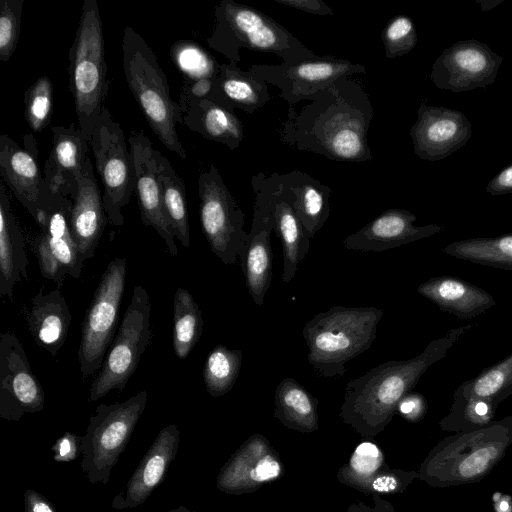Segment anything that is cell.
<instances>
[{
    "label": "cell",
    "instance_id": "cell-1",
    "mask_svg": "<svg viewBox=\"0 0 512 512\" xmlns=\"http://www.w3.org/2000/svg\"><path fill=\"white\" fill-rule=\"evenodd\" d=\"M308 101L299 111L289 106L279 130L284 144L335 161L373 159L367 133L374 110L360 81L339 78Z\"/></svg>",
    "mask_w": 512,
    "mask_h": 512
},
{
    "label": "cell",
    "instance_id": "cell-2",
    "mask_svg": "<svg viewBox=\"0 0 512 512\" xmlns=\"http://www.w3.org/2000/svg\"><path fill=\"white\" fill-rule=\"evenodd\" d=\"M475 326L476 323L452 328L429 342L419 355L381 363L350 380L345 390L343 414L366 423L385 422L428 368L443 359L458 339Z\"/></svg>",
    "mask_w": 512,
    "mask_h": 512
},
{
    "label": "cell",
    "instance_id": "cell-3",
    "mask_svg": "<svg viewBox=\"0 0 512 512\" xmlns=\"http://www.w3.org/2000/svg\"><path fill=\"white\" fill-rule=\"evenodd\" d=\"M512 445V415L445 437L430 452L421 478L433 487L474 483L486 477Z\"/></svg>",
    "mask_w": 512,
    "mask_h": 512
},
{
    "label": "cell",
    "instance_id": "cell-4",
    "mask_svg": "<svg viewBox=\"0 0 512 512\" xmlns=\"http://www.w3.org/2000/svg\"><path fill=\"white\" fill-rule=\"evenodd\" d=\"M383 311L373 306H333L304 325L308 361L321 377L342 376L345 364L367 351L376 338Z\"/></svg>",
    "mask_w": 512,
    "mask_h": 512
},
{
    "label": "cell",
    "instance_id": "cell-5",
    "mask_svg": "<svg viewBox=\"0 0 512 512\" xmlns=\"http://www.w3.org/2000/svg\"><path fill=\"white\" fill-rule=\"evenodd\" d=\"M122 66L129 89L153 132L168 150L185 159L176 130V124H182L181 108L171 98L167 77L154 51L128 25L123 30Z\"/></svg>",
    "mask_w": 512,
    "mask_h": 512
},
{
    "label": "cell",
    "instance_id": "cell-6",
    "mask_svg": "<svg viewBox=\"0 0 512 512\" xmlns=\"http://www.w3.org/2000/svg\"><path fill=\"white\" fill-rule=\"evenodd\" d=\"M210 48L237 64L240 49L274 53L285 63H297L318 57L284 26L254 7L222 0L214 12Z\"/></svg>",
    "mask_w": 512,
    "mask_h": 512
},
{
    "label": "cell",
    "instance_id": "cell-7",
    "mask_svg": "<svg viewBox=\"0 0 512 512\" xmlns=\"http://www.w3.org/2000/svg\"><path fill=\"white\" fill-rule=\"evenodd\" d=\"M69 85L79 129L89 143L107 96V63L102 20L96 0H84L69 50Z\"/></svg>",
    "mask_w": 512,
    "mask_h": 512
},
{
    "label": "cell",
    "instance_id": "cell-8",
    "mask_svg": "<svg viewBox=\"0 0 512 512\" xmlns=\"http://www.w3.org/2000/svg\"><path fill=\"white\" fill-rule=\"evenodd\" d=\"M147 404V392L139 391L123 402L100 404L81 436L80 463L92 484H106L126 449Z\"/></svg>",
    "mask_w": 512,
    "mask_h": 512
},
{
    "label": "cell",
    "instance_id": "cell-9",
    "mask_svg": "<svg viewBox=\"0 0 512 512\" xmlns=\"http://www.w3.org/2000/svg\"><path fill=\"white\" fill-rule=\"evenodd\" d=\"M150 316V297L142 285H137L103 366L91 384L89 402L103 398L112 390H124L151 341Z\"/></svg>",
    "mask_w": 512,
    "mask_h": 512
},
{
    "label": "cell",
    "instance_id": "cell-10",
    "mask_svg": "<svg viewBox=\"0 0 512 512\" xmlns=\"http://www.w3.org/2000/svg\"><path fill=\"white\" fill-rule=\"evenodd\" d=\"M127 260H111L86 310L82 328L78 360L83 379L99 372L116 333L119 310L125 288Z\"/></svg>",
    "mask_w": 512,
    "mask_h": 512
},
{
    "label": "cell",
    "instance_id": "cell-11",
    "mask_svg": "<svg viewBox=\"0 0 512 512\" xmlns=\"http://www.w3.org/2000/svg\"><path fill=\"white\" fill-rule=\"evenodd\" d=\"M89 146L104 188L102 199L108 223L121 226L124 223L122 209L136 189V173L122 127L106 107L99 116Z\"/></svg>",
    "mask_w": 512,
    "mask_h": 512
},
{
    "label": "cell",
    "instance_id": "cell-12",
    "mask_svg": "<svg viewBox=\"0 0 512 512\" xmlns=\"http://www.w3.org/2000/svg\"><path fill=\"white\" fill-rule=\"evenodd\" d=\"M198 196L201 228L211 251L224 264H235L248 238L245 214L214 165L199 174Z\"/></svg>",
    "mask_w": 512,
    "mask_h": 512
},
{
    "label": "cell",
    "instance_id": "cell-13",
    "mask_svg": "<svg viewBox=\"0 0 512 512\" xmlns=\"http://www.w3.org/2000/svg\"><path fill=\"white\" fill-rule=\"evenodd\" d=\"M257 79L276 86L289 106L308 100L339 78L365 74V66L332 56H318L297 63L253 64L248 68Z\"/></svg>",
    "mask_w": 512,
    "mask_h": 512
},
{
    "label": "cell",
    "instance_id": "cell-14",
    "mask_svg": "<svg viewBox=\"0 0 512 512\" xmlns=\"http://www.w3.org/2000/svg\"><path fill=\"white\" fill-rule=\"evenodd\" d=\"M22 148L8 135L0 136V174L10 191L36 219L62 195H54L38 163V149L32 135H25Z\"/></svg>",
    "mask_w": 512,
    "mask_h": 512
},
{
    "label": "cell",
    "instance_id": "cell-15",
    "mask_svg": "<svg viewBox=\"0 0 512 512\" xmlns=\"http://www.w3.org/2000/svg\"><path fill=\"white\" fill-rule=\"evenodd\" d=\"M44 391L33 373L25 349L11 331L0 336V417L19 421L44 408Z\"/></svg>",
    "mask_w": 512,
    "mask_h": 512
},
{
    "label": "cell",
    "instance_id": "cell-16",
    "mask_svg": "<svg viewBox=\"0 0 512 512\" xmlns=\"http://www.w3.org/2000/svg\"><path fill=\"white\" fill-rule=\"evenodd\" d=\"M502 61L485 43L458 40L438 56L430 77L437 88L455 93L485 88L496 80Z\"/></svg>",
    "mask_w": 512,
    "mask_h": 512
},
{
    "label": "cell",
    "instance_id": "cell-17",
    "mask_svg": "<svg viewBox=\"0 0 512 512\" xmlns=\"http://www.w3.org/2000/svg\"><path fill=\"white\" fill-rule=\"evenodd\" d=\"M414 153L422 160H442L461 147L472 136V125L460 111L431 106L422 100L417 119L410 129Z\"/></svg>",
    "mask_w": 512,
    "mask_h": 512
},
{
    "label": "cell",
    "instance_id": "cell-18",
    "mask_svg": "<svg viewBox=\"0 0 512 512\" xmlns=\"http://www.w3.org/2000/svg\"><path fill=\"white\" fill-rule=\"evenodd\" d=\"M129 149L136 173V189L141 220L152 227L164 240L167 250L173 256L178 254L175 235L166 219L161 190L158 181L157 151L142 131H131Z\"/></svg>",
    "mask_w": 512,
    "mask_h": 512
},
{
    "label": "cell",
    "instance_id": "cell-19",
    "mask_svg": "<svg viewBox=\"0 0 512 512\" xmlns=\"http://www.w3.org/2000/svg\"><path fill=\"white\" fill-rule=\"evenodd\" d=\"M252 189L255 194L252 226L239 260L249 295L256 305L262 306L272 280L270 237L275 219L263 192L254 185Z\"/></svg>",
    "mask_w": 512,
    "mask_h": 512
},
{
    "label": "cell",
    "instance_id": "cell-20",
    "mask_svg": "<svg viewBox=\"0 0 512 512\" xmlns=\"http://www.w3.org/2000/svg\"><path fill=\"white\" fill-rule=\"evenodd\" d=\"M416 219V215L408 210L387 209L355 233L348 235L343 240V245L354 251L383 252L444 230L437 224L416 226Z\"/></svg>",
    "mask_w": 512,
    "mask_h": 512
},
{
    "label": "cell",
    "instance_id": "cell-21",
    "mask_svg": "<svg viewBox=\"0 0 512 512\" xmlns=\"http://www.w3.org/2000/svg\"><path fill=\"white\" fill-rule=\"evenodd\" d=\"M180 431L176 424L161 429L128 480L125 490L112 500L114 509H130L143 504L160 485L176 457Z\"/></svg>",
    "mask_w": 512,
    "mask_h": 512
},
{
    "label": "cell",
    "instance_id": "cell-22",
    "mask_svg": "<svg viewBox=\"0 0 512 512\" xmlns=\"http://www.w3.org/2000/svg\"><path fill=\"white\" fill-rule=\"evenodd\" d=\"M72 200L70 231L82 262L95 255L99 240L108 223L102 194L88 157Z\"/></svg>",
    "mask_w": 512,
    "mask_h": 512
},
{
    "label": "cell",
    "instance_id": "cell-23",
    "mask_svg": "<svg viewBox=\"0 0 512 512\" xmlns=\"http://www.w3.org/2000/svg\"><path fill=\"white\" fill-rule=\"evenodd\" d=\"M51 131L52 148L44 164L43 173L54 195L72 199L89 157V143L74 124L67 127L54 126Z\"/></svg>",
    "mask_w": 512,
    "mask_h": 512
},
{
    "label": "cell",
    "instance_id": "cell-24",
    "mask_svg": "<svg viewBox=\"0 0 512 512\" xmlns=\"http://www.w3.org/2000/svg\"><path fill=\"white\" fill-rule=\"evenodd\" d=\"M251 184L263 192L272 209L275 219L274 230L282 245V280L284 283H289L295 277L299 264L308 253L310 238L290 201L269 175L260 172L252 177Z\"/></svg>",
    "mask_w": 512,
    "mask_h": 512
},
{
    "label": "cell",
    "instance_id": "cell-25",
    "mask_svg": "<svg viewBox=\"0 0 512 512\" xmlns=\"http://www.w3.org/2000/svg\"><path fill=\"white\" fill-rule=\"evenodd\" d=\"M269 176L290 201L309 238L314 237L330 215V187L300 170Z\"/></svg>",
    "mask_w": 512,
    "mask_h": 512
},
{
    "label": "cell",
    "instance_id": "cell-26",
    "mask_svg": "<svg viewBox=\"0 0 512 512\" xmlns=\"http://www.w3.org/2000/svg\"><path fill=\"white\" fill-rule=\"evenodd\" d=\"M417 292L442 311L460 319H472L496 302L484 289L454 276H435L420 284Z\"/></svg>",
    "mask_w": 512,
    "mask_h": 512
},
{
    "label": "cell",
    "instance_id": "cell-27",
    "mask_svg": "<svg viewBox=\"0 0 512 512\" xmlns=\"http://www.w3.org/2000/svg\"><path fill=\"white\" fill-rule=\"evenodd\" d=\"M26 319L36 344L56 356L65 343L72 320L61 291L55 289L44 293L41 289L33 297Z\"/></svg>",
    "mask_w": 512,
    "mask_h": 512
},
{
    "label": "cell",
    "instance_id": "cell-28",
    "mask_svg": "<svg viewBox=\"0 0 512 512\" xmlns=\"http://www.w3.org/2000/svg\"><path fill=\"white\" fill-rule=\"evenodd\" d=\"M25 240L13 214L3 181L0 184V296L13 299L15 284L27 279Z\"/></svg>",
    "mask_w": 512,
    "mask_h": 512
},
{
    "label": "cell",
    "instance_id": "cell-29",
    "mask_svg": "<svg viewBox=\"0 0 512 512\" xmlns=\"http://www.w3.org/2000/svg\"><path fill=\"white\" fill-rule=\"evenodd\" d=\"M208 98L225 108L253 113L270 100L268 84L257 79L251 72L242 71L237 64L219 66Z\"/></svg>",
    "mask_w": 512,
    "mask_h": 512
},
{
    "label": "cell",
    "instance_id": "cell-30",
    "mask_svg": "<svg viewBox=\"0 0 512 512\" xmlns=\"http://www.w3.org/2000/svg\"><path fill=\"white\" fill-rule=\"evenodd\" d=\"M181 111V125L230 150L238 148L244 138L243 124L235 112L209 98L190 101Z\"/></svg>",
    "mask_w": 512,
    "mask_h": 512
},
{
    "label": "cell",
    "instance_id": "cell-31",
    "mask_svg": "<svg viewBox=\"0 0 512 512\" xmlns=\"http://www.w3.org/2000/svg\"><path fill=\"white\" fill-rule=\"evenodd\" d=\"M72 200L61 197L47 211L41 213L35 221L40 227L47 246L66 274L79 279L82 262L70 231V213Z\"/></svg>",
    "mask_w": 512,
    "mask_h": 512
},
{
    "label": "cell",
    "instance_id": "cell-32",
    "mask_svg": "<svg viewBox=\"0 0 512 512\" xmlns=\"http://www.w3.org/2000/svg\"><path fill=\"white\" fill-rule=\"evenodd\" d=\"M158 181L166 219L176 237L184 247L190 246L185 184L170 161L157 151Z\"/></svg>",
    "mask_w": 512,
    "mask_h": 512
},
{
    "label": "cell",
    "instance_id": "cell-33",
    "mask_svg": "<svg viewBox=\"0 0 512 512\" xmlns=\"http://www.w3.org/2000/svg\"><path fill=\"white\" fill-rule=\"evenodd\" d=\"M443 252L460 260L512 271V233L454 241Z\"/></svg>",
    "mask_w": 512,
    "mask_h": 512
},
{
    "label": "cell",
    "instance_id": "cell-34",
    "mask_svg": "<svg viewBox=\"0 0 512 512\" xmlns=\"http://www.w3.org/2000/svg\"><path fill=\"white\" fill-rule=\"evenodd\" d=\"M512 395V354L484 368L455 390V397L483 400L498 407Z\"/></svg>",
    "mask_w": 512,
    "mask_h": 512
},
{
    "label": "cell",
    "instance_id": "cell-35",
    "mask_svg": "<svg viewBox=\"0 0 512 512\" xmlns=\"http://www.w3.org/2000/svg\"><path fill=\"white\" fill-rule=\"evenodd\" d=\"M203 333V318L191 293L178 288L173 299V349L184 360Z\"/></svg>",
    "mask_w": 512,
    "mask_h": 512
},
{
    "label": "cell",
    "instance_id": "cell-36",
    "mask_svg": "<svg viewBox=\"0 0 512 512\" xmlns=\"http://www.w3.org/2000/svg\"><path fill=\"white\" fill-rule=\"evenodd\" d=\"M242 358L241 350L221 344L210 351L204 363L202 376L206 390L211 396H223L233 388L240 372Z\"/></svg>",
    "mask_w": 512,
    "mask_h": 512
},
{
    "label": "cell",
    "instance_id": "cell-37",
    "mask_svg": "<svg viewBox=\"0 0 512 512\" xmlns=\"http://www.w3.org/2000/svg\"><path fill=\"white\" fill-rule=\"evenodd\" d=\"M277 414L287 421L311 425L316 419L317 400L295 379L286 377L275 392Z\"/></svg>",
    "mask_w": 512,
    "mask_h": 512
},
{
    "label": "cell",
    "instance_id": "cell-38",
    "mask_svg": "<svg viewBox=\"0 0 512 512\" xmlns=\"http://www.w3.org/2000/svg\"><path fill=\"white\" fill-rule=\"evenodd\" d=\"M497 407L474 398L453 396L449 413L440 421V427L449 432H469L494 420Z\"/></svg>",
    "mask_w": 512,
    "mask_h": 512
},
{
    "label": "cell",
    "instance_id": "cell-39",
    "mask_svg": "<svg viewBox=\"0 0 512 512\" xmlns=\"http://www.w3.org/2000/svg\"><path fill=\"white\" fill-rule=\"evenodd\" d=\"M174 65L184 80L215 79L220 64L200 45L192 41L175 42L170 49Z\"/></svg>",
    "mask_w": 512,
    "mask_h": 512
},
{
    "label": "cell",
    "instance_id": "cell-40",
    "mask_svg": "<svg viewBox=\"0 0 512 512\" xmlns=\"http://www.w3.org/2000/svg\"><path fill=\"white\" fill-rule=\"evenodd\" d=\"M53 86L47 76L38 77L24 95V116L33 132L42 131L51 120Z\"/></svg>",
    "mask_w": 512,
    "mask_h": 512
},
{
    "label": "cell",
    "instance_id": "cell-41",
    "mask_svg": "<svg viewBox=\"0 0 512 512\" xmlns=\"http://www.w3.org/2000/svg\"><path fill=\"white\" fill-rule=\"evenodd\" d=\"M385 56L394 59L412 51L417 44V32L413 21L405 15L393 17L382 31Z\"/></svg>",
    "mask_w": 512,
    "mask_h": 512
},
{
    "label": "cell",
    "instance_id": "cell-42",
    "mask_svg": "<svg viewBox=\"0 0 512 512\" xmlns=\"http://www.w3.org/2000/svg\"><path fill=\"white\" fill-rule=\"evenodd\" d=\"M24 0H0V61L10 60L16 50Z\"/></svg>",
    "mask_w": 512,
    "mask_h": 512
},
{
    "label": "cell",
    "instance_id": "cell-43",
    "mask_svg": "<svg viewBox=\"0 0 512 512\" xmlns=\"http://www.w3.org/2000/svg\"><path fill=\"white\" fill-rule=\"evenodd\" d=\"M32 248L37 257L42 276L46 279L53 280L58 288H60L67 274L49 250L41 233L37 234L34 238Z\"/></svg>",
    "mask_w": 512,
    "mask_h": 512
},
{
    "label": "cell",
    "instance_id": "cell-44",
    "mask_svg": "<svg viewBox=\"0 0 512 512\" xmlns=\"http://www.w3.org/2000/svg\"><path fill=\"white\" fill-rule=\"evenodd\" d=\"M382 456L378 447L370 442H363L357 446L352 458L351 467L360 475H370L381 465Z\"/></svg>",
    "mask_w": 512,
    "mask_h": 512
},
{
    "label": "cell",
    "instance_id": "cell-45",
    "mask_svg": "<svg viewBox=\"0 0 512 512\" xmlns=\"http://www.w3.org/2000/svg\"><path fill=\"white\" fill-rule=\"evenodd\" d=\"M53 459L58 463L74 461L81 455V437L72 432H65L52 445Z\"/></svg>",
    "mask_w": 512,
    "mask_h": 512
},
{
    "label": "cell",
    "instance_id": "cell-46",
    "mask_svg": "<svg viewBox=\"0 0 512 512\" xmlns=\"http://www.w3.org/2000/svg\"><path fill=\"white\" fill-rule=\"evenodd\" d=\"M213 81L214 79L184 80L178 102L180 108L185 107L190 101L208 98Z\"/></svg>",
    "mask_w": 512,
    "mask_h": 512
},
{
    "label": "cell",
    "instance_id": "cell-47",
    "mask_svg": "<svg viewBox=\"0 0 512 512\" xmlns=\"http://www.w3.org/2000/svg\"><path fill=\"white\" fill-rule=\"evenodd\" d=\"M399 412L408 419L416 420L423 416L426 401L421 394L408 393L398 404Z\"/></svg>",
    "mask_w": 512,
    "mask_h": 512
},
{
    "label": "cell",
    "instance_id": "cell-48",
    "mask_svg": "<svg viewBox=\"0 0 512 512\" xmlns=\"http://www.w3.org/2000/svg\"><path fill=\"white\" fill-rule=\"evenodd\" d=\"M274 2L319 16H333L332 9L321 0H273Z\"/></svg>",
    "mask_w": 512,
    "mask_h": 512
},
{
    "label": "cell",
    "instance_id": "cell-49",
    "mask_svg": "<svg viewBox=\"0 0 512 512\" xmlns=\"http://www.w3.org/2000/svg\"><path fill=\"white\" fill-rule=\"evenodd\" d=\"M486 191L493 196L512 193V164L504 167L488 182Z\"/></svg>",
    "mask_w": 512,
    "mask_h": 512
},
{
    "label": "cell",
    "instance_id": "cell-50",
    "mask_svg": "<svg viewBox=\"0 0 512 512\" xmlns=\"http://www.w3.org/2000/svg\"><path fill=\"white\" fill-rule=\"evenodd\" d=\"M280 474V465L277 461L267 456L261 459L251 472L254 481L262 482L276 478Z\"/></svg>",
    "mask_w": 512,
    "mask_h": 512
},
{
    "label": "cell",
    "instance_id": "cell-51",
    "mask_svg": "<svg viewBox=\"0 0 512 512\" xmlns=\"http://www.w3.org/2000/svg\"><path fill=\"white\" fill-rule=\"evenodd\" d=\"M24 512H57L53 504L33 489L24 493Z\"/></svg>",
    "mask_w": 512,
    "mask_h": 512
},
{
    "label": "cell",
    "instance_id": "cell-52",
    "mask_svg": "<svg viewBox=\"0 0 512 512\" xmlns=\"http://www.w3.org/2000/svg\"><path fill=\"white\" fill-rule=\"evenodd\" d=\"M168 512H198V511H191L188 508H186L185 506H179V507L172 509Z\"/></svg>",
    "mask_w": 512,
    "mask_h": 512
},
{
    "label": "cell",
    "instance_id": "cell-53",
    "mask_svg": "<svg viewBox=\"0 0 512 512\" xmlns=\"http://www.w3.org/2000/svg\"><path fill=\"white\" fill-rule=\"evenodd\" d=\"M509 512H512V508H511V510Z\"/></svg>",
    "mask_w": 512,
    "mask_h": 512
}]
</instances>
